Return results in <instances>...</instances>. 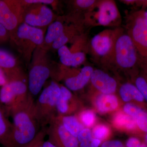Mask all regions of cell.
Segmentation results:
<instances>
[{"label":"cell","mask_w":147,"mask_h":147,"mask_svg":"<svg viewBox=\"0 0 147 147\" xmlns=\"http://www.w3.org/2000/svg\"><path fill=\"white\" fill-rule=\"evenodd\" d=\"M13 120V128L9 147H24L38 134L40 125L35 113L33 97L29 93L26 99L5 109Z\"/></svg>","instance_id":"1"},{"label":"cell","mask_w":147,"mask_h":147,"mask_svg":"<svg viewBox=\"0 0 147 147\" xmlns=\"http://www.w3.org/2000/svg\"><path fill=\"white\" fill-rule=\"evenodd\" d=\"M101 63L131 72L133 76L141 70L136 47L131 38L123 29L116 40L111 54Z\"/></svg>","instance_id":"2"},{"label":"cell","mask_w":147,"mask_h":147,"mask_svg":"<svg viewBox=\"0 0 147 147\" xmlns=\"http://www.w3.org/2000/svg\"><path fill=\"white\" fill-rule=\"evenodd\" d=\"M125 28L137 50L141 70L147 74V19L144 11L128 14Z\"/></svg>","instance_id":"3"},{"label":"cell","mask_w":147,"mask_h":147,"mask_svg":"<svg viewBox=\"0 0 147 147\" xmlns=\"http://www.w3.org/2000/svg\"><path fill=\"white\" fill-rule=\"evenodd\" d=\"M45 31L44 29L23 23L10 35V40L18 47L28 63H30L35 50L43 44Z\"/></svg>","instance_id":"4"},{"label":"cell","mask_w":147,"mask_h":147,"mask_svg":"<svg viewBox=\"0 0 147 147\" xmlns=\"http://www.w3.org/2000/svg\"><path fill=\"white\" fill-rule=\"evenodd\" d=\"M47 51L40 46L35 50L32 57L28 85L29 93L33 97L40 92L51 75Z\"/></svg>","instance_id":"5"},{"label":"cell","mask_w":147,"mask_h":147,"mask_svg":"<svg viewBox=\"0 0 147 147\" xmlns=\"http://www.w3.org/2000/svg\"><path fill=\"white\" fill-rule=\"evenodd\" d=\"M87 26L118 27L121 16L116 3L112 0L97 1L94 7L84 14Z\"/></svg>","instance_id":"6"},{"label":"cell","mask_w":147,"mask_h":147,"mask_svg":"<svg viewBox=\"0 0 147 147\" xmlns=\"http://www.w3.org/2000/svg\"><path fill=\"white\" fill-rule=\"evenodd\" d=\"M61 93L60 85L52 81L35 102V113L40 125L44 127L57 115V103Z\"/></svg>","instance_id":"7"},{"label":"cell","mask_w":147,"mask_h":147,"mask_svg":"<svg viewBox=\"0 0 147 147\" xmlns=\"http://www.w3.org/2000/svg\"><path fill=\"white\" fill-rule=\"evenodd\" d=\"M28 90L23 74L7 80L0 90V102L5 105V109L12 107L27 98Z\"/></svg>","instance_id":"8"},{"label":"cell","mask_w":147,"mask_h":147,"mask_svg":"<svg viewBox=\"0 0 147 147\" xmlns=\"http://www.w3.org/2000/svg\"><path fill=\"white\" fill-rule=\"evenodd\" d=\"M25 9L21 0H0V24L10 35L24 23Z\"/></svg>","instance_id":"9"},{"label":"cell","mask_w":147,"mask_h":147,"mask_svg":"<svg viewBox=\"0 0 147 147\" xmlns=\"http://www.w3.org/2000/svg\"><path fill=\"white\" fill-rule=\"evenodd\" d=\"M123 29L117 28L107 29L95 35L90 42L89 47L94 56L101 62L109 57L113 51L119 35Z\"/></svg>","instance_id":"10"},{"label":"cell","mask_w":147,"mask_h":147,"mask_svg":"<svg viewBox=\"0 0 147 147\" xmlns=\"http://www.w3.org/2000/svg\"><path fill=\"white\" fill-rule=\"evenodd\" d=\"M25 8L24 23L31 26L44 29L57 18L46 5L36 4Z\"/></svg>","instance_id":"11"},{"label":"cell","mask_w":147,"mask_h":147,"mask_svg":"<svg viewBox=\"0 0 147 147\" xmlns=\"http://www.w3.org/2000/svg\"><path fill=\"white\" fill-rule=\"evenodd\" d=\"M56 116L51 120L46 130L48 141L57 147H79L77 137L69 133L56 119Z\"/></svg>","instance_id":"12"},{"label":"cell","mask_w":147,"mask_h":147,"mask_svg":"<svg viewBox=\"0 0 147 147\" xmlns=\"http://www.w3.org/2000/svg\"><path fill=\"white\" fill-rule=\"evenodd\" d=\"M93 70V68L90 65L85 66L79 71L66 69L64 67L62 69L59 77L63 79L65 87L67 89L77 91L82 89L89 83Z\"/></svg>","instance_id":"13"},{"label":"cell","mask_w":147,"mask_h":147,"mask_svg":"<svg viewBox=\"0 0 147 147\" xmlns=\"http://www.w3.org/2000/svg\"><path fill=\"white\" fill-rule=\"evenodd\" d=\"M92 85L100 93L113 94L116 92L117 83L115 79L100 69H94L91 76Z\"/></svg>","instance_id":"14"},{"label":"cell","mask_w":147,"mask_h":147,"mask_svg":"<svg viewBox=\"0 0 147 147\" xmlns=\"http://www.w3.org/2000/svg\"><path fill=\"white\" fill-rule=\"evenodd\" d=\"M60 94L57 103V115H72L79 109V102L66 87L60 85Z\"/></svg>","instance_id":"15"},{"label":"cell","mask_w":147,"mask_h":147,"mask_svg":"<svg viewBox=\"0 0 147 147\" xmlns=\"http://www.w3.org/2000/svg\"><path fill=\"white\" fill-rule=\"evenodd\" d=\"M0 67L5 74L7 80L23 74L18 66L16 58L7 50L0 48Z\"/></svg>","instance_id":"16"},{"label":"cell","mask_w":147,"mask_h":147,"mask_svg":"<svg viewBox=\"0 0 147 147\" xmlns=\"http://www.w3.org/2000/svg\"><path fill=\"white\" fill-rule=\"evenodd\" d=\"M66 21V16H61L57 18L48 26L41 47L47 51L51 48L53 43L62 34Z\"/></svg>","instance_id":"17"},{"label":"cell","mask_w":147,"mask_h":147,"mask_svg":"<svg viewBox=\"0 0 147 147\" xmlns=\"http://www.w3.org/2000/svg\"><path fill=\"white\" fill-rule=\"evenodd\" d=\"M58 54L61 63L66 67H76L84 63L86 59V52H71L66 45L58 49Z\"/></svg>","instance_id":"18"},{"label":"cell","mask_w":147,"mask_h":147,"mask_svg":"<svg viewBox=\"0 0 147 147\" xmlns=\"http://www.w3.org/2000/svg\"><path fill=\"white\" fill-rule=\"evenodd\" d=\"M95 105L99 113H109L117 108L118 100L115 94L100 93L96 98Z\"/></svg>","instance_id":"19"},{"label":"cell","mask_w":147,"mask_h":147,"mask_svg":"<svg viewBox=\"0 0 147 147\" xmlns=\"http://www.w3.org/2000/svg\"><path fill=\"white\" fill-rule=\"evenodd\" d=\"M13 125L6 115L5 111L0 105V143L5 147H9Z\"/></svg>","instance_id":"20"},{"label":"cell","mask_w":147,"mask_h":147,"mask_svg":"<svg viewBox=\"0 0 147 147\" xmlns=\"http://www.w3.org/2000/svg\"><path fill=\"white\" fill-rule=\"evenodd\" d=\"M56 118L69 133L77 138L80 131L85 128L76 116L57 115Z\"/></svg>","instance_id":"21"},{"label":"cell","mask_w":147,"mask_h":147,"mask_svg":"<svg viewBox=\"0 0 147 147\" xmlns=\"http://www.w3.org/2000/svg\"><path fill=\"white\" fill-rule=\"evenodd\" d=\"M119 92L122 100L125 102L134 100L142 102H144L145 100L143 95L134 84L125 83L120 87Z\"/></svg>","instance_id":"22"},{"label":"cell","mask_w":147,"mask_h":147,"mask_svg":"<svg viewBox=\"0 0 147 147\" xmlns=\"http://www.w3.org/2000/svg\"><path fill=\"white\" fill-rule=\"evenodd\" d=\"M113 122L115 126L121 129L133 131L137 128L135 120L125 113H117L114 116Z\"/></svg>","instance_id":"23"},{"label":"cell","mask_w":147,"mask_h":147,"mask_svg":"<svg viewBox=\"0 0 147 147\" xmlns=\"http://www.w3.org/2000/svg\"><path fill=\"white\" fill-rule=\"evenodd\" d=\"M129 115L135 120L137 127L144 132H147V112L137 105L132 106Z\"/></svg>","instance_id":"24"},{"label":"cell","mask_w":147,"mask_h":147,"mask_svg":"<svg viewBox=\"0 0 147 147\" xmlns=\"http://www.w3.org/2000/svg\"><path fill=\"white\" fill-rule=\"evenodd\" d=\"M134 85L147 101V74L140 70L134 76Z\"/></svg>","instance_id":"25"},{"label":"cell","mask_w":147,"mask_h":147,"mask_svg":"<svg viewBox=\"0 0 147 147\" xmlns=\"http://www.w3.org/2000/svg\"><path fill=\"white\" fill-rule=\"evenodd\" d=\"M80 122L86 128L91 127L94 124L96 121V115L91 110H83L79 113L77 117Z\"/></svg>","instance_id":"26"},{"label":"cell","mask_w":147,"mask_h":147,"mask_svg":"<svg viewBox=\"0 0 147 147\" xmlns=\"http://www.w3.org/2000/svg\"><path fill=\"white\" fill-rule=\"evenodd\" d=\"M93 138L91 130L86 127L84 128L77 137L79 147H90Z\"/></svg>","instance_id":"27"},{"label":"cell","mask_w":147,"mask_h":147,"mask_svg":"<svg viewBox=\"0 0 147 147\" xmlns=\"http://www.w3.org/2000/svg\"><path fill=\"white\" fill-rule=\"evenodd\" d=\"M92 132L93 138L100 140L102 142L109 136L110 129L105 125L99 124L94 127Z\"/></svg>","instance_id":"28"},{"label":"cell","mask_w":147,"mask_h":147,"mask_svg":"<svg viewBox=\"0 0 147 147\" xmlns=\"http://www.w3.org/2000/svg\"><path fill=\"white\" fill-rule=\"evenodd\" d=\"M97 2L94 0H76L74 2V5L77 10L84 11L85 14L94 7Z\"/></svg>","instance_id":"29"},{"label":"cell","mask_w":147,"mask_h":147,"mask_svg":"<svg viewBox=\"0 0 147 147\" xmlns=\"http://www.w3.org/2000/svg\"><path fill=\"white\" fill-rule=\"evenodd\" d=\"M45 129H43L39 131L34 139L31 143L24 147H38L44 141V138L47 134Z\"/></svg>","instance_id":"30"},{"label":"cell","mask_w":147,"mask_h":147,"mask_svg":"<svg viewBox=\"0 0 147 147\" xmlns=\"http://www.w3.org/2000/svg\"><path fill=\"white\" fill-rule=\"evenodd\" d=\"M21 3L24 5V7H26L28 6L36 4H42L44 5H56L57 1L53 0H21Z\"/></svg>","instance_id":"31"},{"label":"cell","mask_w":147,"mask_h":147,"mask_svg":"<svg viewBox=\"0 0 147 147\" xmlns=\"http://www.w3.org/2000/svg\"><path fill=\"white\" fill-rule=\"evenodd\" d=\"M10 39V33L3 26L0 24V44Z\"/></svg>","instance_id":"32"},{"label":"cell","mask_w":147,"mask_h":147,"mask_svg":"<svg viewBox=\"0 0 147 147\" xmlns=\"http://www.w3.org/2000/svg\"><path fill=\"white\" fill-rule=\"evenodd\" d=\"M142 142L136 137H132L129 138L127 141L126 147H137Z\"/></svg>","instance_id":"33"},{"label":"cell","mask_w":147,"mask_h":147,"mask_svg":"<svg viewBox=\"0 0 147 147\" xmlns=\"http://www.w3.org/2000/svg\"><path fill=\"white\" fill-rule=\"evenodd\" d=\"M7 82V79L5 74L0 67V86L2 87Z\"/></svg>","instance_id":"34"},{"label":"cell","mask_w":147,"mask_h":147,"mask_svg":"<svg viewBox=\"0 0 147 147\" xmlns=\"http://www.w3.org/2000/svg\"><path fill=\"white\" fill-rule=\"evenodd\" d=\"M109 147H125L123 143L118 140H112L110 142Z\"/></svg>","instance_id":"35"},{"label":"cell","mask_w":147,"mask_h":147,"mask_svg":"<svg viewBox=\"0 0 147 147\" xmlns=\"http://www.w3.org/2000/svg\"><path fill=\"white\" fill-rule=\"evenodd\" d=\"M101 142L98 139L93 138L90 147H99L101 145Z\"/></svg>","instance_id":"36"},{"label":"cell","mask_w":147,"mask_h":147,"mask_svg":"<svg viewBox=\"0 0 147 147\" xmlns=\"http://www.w3.org/2000/svg\"><path fill=\"white\" fill-rule=\"evenodd\" d=\"M38 147H57L49 141H43Z\"/></svg>","instance_id":"37"},{"label":"cell","mask_w":147,"mask_h":147,"mask_svg":"<svg viewBox=\"0 0 147 147\" xmlns=\"http://www.w3.org/2000/svg\"><path fill=\"white\" fill-rule=\"evenodd\" d=\"M137 147H147V144L146 143L142 142V143Z\"/></svg>","instance_id":"38"},{"label":"cell","mask_w":147,"mask_h":147,"mask_svg":"<svg viewBox=\"0 0 147 147\" xmlns=\"http://www.w3.org/2000/svg\"><path fill=\"white\" fill-rule=\"evenodd\" d=\"M144 13L145 17L147 19V10L146 11H144Z\"/></svg>","instance_id":"39"},{"label":"cell","mask_w":147,"mask_h":147,"mask_svg":"<svg viewBox=\"0 0 147 147\" xmlns=\"http://www.w3.org/2000/svg\"><path fill=\"white\" fill-rule=\"evenodd\" d=\"M145 141H146V143L147 144V134H146V137H145Z\"/></svg>","instance_id":"40"}]
</instances>
